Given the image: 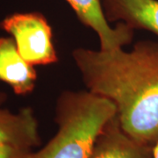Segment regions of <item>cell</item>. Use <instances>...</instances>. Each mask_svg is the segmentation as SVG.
<instances>
[{
	"label": "cell",
	"mask_w": 158,
	"mask_h": 158,
	"mask_svg": "<svg viewBox=\"0 0 158 158\" xmlns=\"http://www.w3.org/2000/svg\"><path fill=\"white\" fill-rule=\"evenodd\" d=\"M72 58L87 90L115 106L125 133L154 148L158 142V42L138 41L129 51L77 48Z\"/></svg>",
	"instance_id": "obj_1"
},
{
	"label": "cell",
	"mask_w": 158,
	"mask_h": 158,
	"mask_svg": "<svg viewBox=\"0 0 158 158\" xmlns=\"http://www.w3.org/2000/svg\"><path fill=\"white\" fill-rule=\"evenodd\" d=\"M117 113L110 100L89 90H65L56 105V135L25 158H89L104 127Z\"/></svg>",
	"instance_id": "obj_2"
},
{
	"label": "cell",
	"mask_w": 158,
	"mask_h": 158,
	"mask_svg": "<svg viewBox=\"0 0 158 158\" xmlns=\"http://www.w3.org/2000/svg\"><path fill=\"white\" fill-rule=\"evenodd\" d=\"M0 28L11 35L20 56L31 65H49L58 62L52 27L42 13H12L0 22Z\"/></svg>",
	"instance_id": "obj_3"
},
{
	"label": "cell",
	"mask_w": 158,
	"mask_h": 158,
	"mask_svg": "<svg viewBox=\"0 0 158 158\" xmlns=\"http://www.w3.org/2000/svg\"><path fill=\"white\" fill-rule=\"evenodd\" d=\"M82 24L93 30L99 40V49L112 51L124 48L134 38V29L124 23L112 27L106 17L101 0H65Z\"/></svg>",
	"instance_id": "obj_4"
},
{
	"label": "cell",
	"mask_w": 158,
	"mask_h": 158,
	"mask_svg": "<svg viewBox=\"0 0 158 158\" xmlns=\"http://www.w3.org/2000/svg\"><path fill=\"white\" fill-rule=\"evenodd\" d=\"M37 71L19 53L11 37H0V82L11 87L14 94L27 96L34 91Z\"/></svg>",
	"instance_id": "obj_5"
},
{
	"label": "cell",
	"mask_w": 158,
	"mask_h": 158,
	"mask_svg": "<svg viewBox=\"0 0 158 158\" xmlns=\"http://www.w3.org/2000/svg\"><path fill=\"white\" fill-rule=\"evenodd\" d=\"M89 158H153V148L127 135L116 113L98 135Z\"/></svg>",
	"instance_id": "obj_6"
},
{
	"label": "cell",
	"mask_w": 158,
	"mask_h": 158,
	"mask_svg": "<svg viewBox=\"0 0 158 158\" xmlns=\"http://www.w3.org/2000/svg\"><path fill=\"white\" fill-rule=\"evenodd\" d=\"M40 144L39 123L31 107L17 113L0 107V146H13L33 150Z\"/></svg>",
	"instance_id": "obj_7"
},
{
	"label": "cell",
	"mask_w": 158,
	"mask_h": 158,
	"mask_svg": "<svg viewBox=\"0 0 158 158\" xmlns=\"http://www.w3.org/2000/svg\"><path fill=\"white\" fill-rule=\"evenodd\" d=\"M109 22L124 23L158 36V0H101Z\"/></svg>",
	"instance_id": "obj_8"
},
{
	"label": "cell",
	"mask_w": 158,
	"mask_h": 158,
	"mask_svg": "<svg viewBox=\"0 0 158 158\" xmlns=\"http://www.w3.org/2000/svg\"><path fill=\"white\" fill-rule=\"evenodd\" d=\"M31 149L13 146H0V158H25Z\"/></svg>",
	"instance_id": "obj_9"
},
{
	"label": "cell",
	"mask_w": 158,
	"mask_h": 158,
	"mask_svg": "<svg viewBox=\"0 0 158 158\" xmlns=\"http://www.w3.org/2000/svg\"><path fill=\"white\" fill-rule=\"evenodd\" d=\"M6 99H7V94L6 92L0 90V106L6 101Z\"/></svg>",
	"instance_id": "obj_10"
},
{
	"label": "cell",
	"mask_w": 158,
	"mask_h": 158,
	"mask_svg": "<svg viewBox=\"0 0 158 158\" xmlns=\"http://www.w3.org/2000/svg\"><path fill=\"white\" fill-rule=\"evenodd\" d=\"M153 158H158V142L153 148Z\"/></svg>",
	"instance_id": "obj_11"
}]
</instances>
